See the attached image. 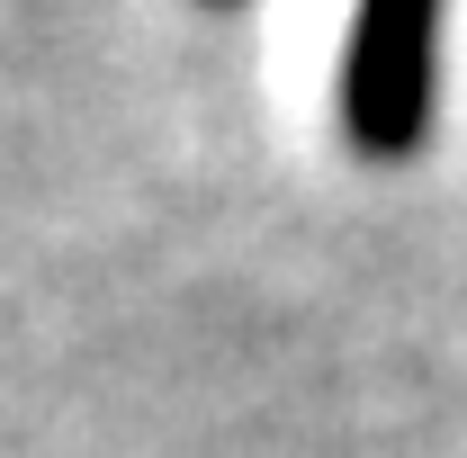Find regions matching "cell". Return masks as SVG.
Returning a JSON list of instances; mask_svg holds the SVG:
<instances>
[{"instance_id":"6da1fadb","label":"cell","mask_w":467,"mask_h":458,"mask_svg":"<svg viewBox=\"0 0 467 458\" xmlns=\"http://www.w3.org/2000/svg\"><path fill=\"white\" fill-rule=\"evenodd\" d=\"M431 81H441V0H359L342 46V144L359 162H405L431 135Z\"/></svg>"},{"instance_id":"7a4b0ae2","label":"cell","mask_w":467,"mask_h":458,"mask_svg":"<svg viewBox=\"0 0 467 458\" xmlns=\"http://www.w3.org/2000/svg\"><path fill=\"white\" fill-rule=\"evenodd\" d=\"M207 9H234V0H207Z\"/></svg>"}]
</instances>
